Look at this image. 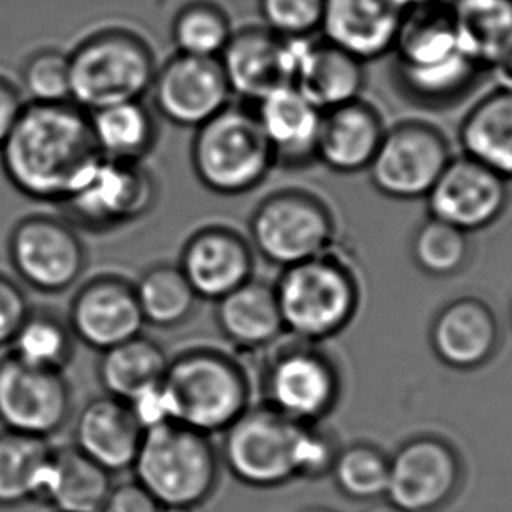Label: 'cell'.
<instances>
[{
	"mask_svg": "<svg viewBox=\"0 0 512 512\" xmlns=\"http://www.w3.org/2000/svg\"><path fill=\"white\" fill-rule=\"evenodd\" d=\"M99 158L90 116L72 102H27L0 146V167L16 192L55 206Z\"/></svg>",
	"mask_w": 512,
	"mask_h": 512,
	"instance_id": "1",
	"label": "cell"
},
{
	"mask_svg": "<svg viewBox=\"0 0 512 512\" xmlns=\"http://www.w3.org/2000/svg\"><path fill=\"white\" fill-rule=\"evenodd\" d=\"M392 55L400 90L423 106L462 99L483 74L463 53L448 2L406 13Z\"/></svg>",
	"mask_w": 512,
	"mask_h": 512,
	"instance_id": "2",
	"label": "cell"
},
{
	"mask_svg": "<svg viewBox=\"0 0 512 512\" xmlns=\"http://www.w3.org/2000/svg\"><path fill=\"white\" fill-rule=\"evenodd\" d=\"M162 384L174 423L211 437L223 434L253 406L248 370L213 346H193L171 356Z\"/></svg>",
	"mask_w": 512,
	"mask_h": 512,
	"instance_id": "3",
	"label": "cell"
},
{
	"mask_svg": "<svg viewBox=\"0 0 512 512\" xmlns=\"http://www.w3.org/2000/svg\"><path fill=\"white\" fill-rule=\"evenodd\" d=\"M71 102L86 113L143 100L157 74L155 48L137 30L106 25L69 51Z\"/></svg>",
	"mask_w": 512,
	"mask_h": 512,
	"instance_id": "4",
	"label": "cell"
},
{
	"mask_svg": "<svg viewBox=\"0 0 512 512\" xmlns=\"http://www.w3.org/2000/svg\"><path fill=\"white\" fill-rule=\"evenodd\" d=\"M221 467L211 435L165 423L144 432L132 470L165 511H197L218 490Z\"/></svg>",
	"mask_w": 512,
	"mask_h": 512,
	"instance_id": "5",
	"label": "cell"
},
{
	"mask_svg": "<svg viewBox=\"0 0 512 512\" xmlns=\"http://www.w3.org/2000/svg\"><path fill=\"white\" fill-rule=\"evenodd\" d=\"M274 290L285 332L306 342L342 332L360 304L355 272L334 248L283 269Z\"/></svg>",
	"mask_w": 512,
	"mask_h": 512,
	"instance_id": "6",
	"label": "cell"
},
{
	"mask_svg": "<svg viewBox=\"0 0 512 512\" xmlns=\"http://www.w3.org/2000/svg\"><path fill=\"white\" fill-rule=\"evenodd\" d=\"M190 160L200 185L223 197L253 192L276 167L255 113L232 104L195 128Z\"/></svg>",
	"mask_w": 512,
	"mask_h": 512,
	"instance_id": "7",
	"label": "cell"
},
{
	"mask_svg": "<svg viewBox=\"0 0 512 512\" xmlns=\"http://www.w3.org/2000/svg\"><path fill=\"white\" fill-rule=\"evenodd\" d=\"M248 239L255 253L286 269L335 248L337 223L316 193L283 188L265 195L249 216Z\"/></svg>",
	"mask_w": 512,
	"mask_h": 512,
	"instance_id": "8",
	"label": "cell"
},
{
	"mask_svg": "<svg viewBox=\"0 0 512 512\" xmlns=\"http://www.w3.org/2000/svg\"><path fill=\"white\" fill-rule=\"evenodd\" d=\"M158 199L160 186L146 165L100 157L58 211L79 232L106 234L146 218Z\"/></svg>",
	"mask_w": 512,
	"mask_h": 512,
	"instance_id": "9",
	"label": "cell"
},
{
	"mask_svg": "<svg viewBox=\"0 0 512 512\" xmlns=\"http://www.w3.org/2000/svg\"><path fill=\"white\" fill-rule=\"evenodd\" d=\"M304 423L272 407H249L223 432V467L249 488L269 490L299 477V448Z\"/></svg>",
	"mask_w": 512,
	"mask_h": 512,
	"instance_id": "10",
	"label": "cell"
},
{
	"mask_svg": "<svg viewBox=\"0 0 512 512\" xmlns=\"http://www.w3.org/2000/svg\"><path fill=\"white\" fill-rule=\"evenodd\" d=\"M8 256L20 283L46 295L69 292L88 265L85 241L62 214H29L16 221Z\"/></svg>",
	"mask_w": 512,
	"mask_h": 512,
	"instance_id": "11",
	"label": "cell"
},
{
	"mask_svg": "<svg viewBox=\"0 0 512 512\" xmlns=\"http://www.w3.org/2000/svg\"><path fill=\"white\" fill-rule=\"evenodd\" d=\"M455 153L441 128L421 120L386 127L369 178L377 193L388 199H427Z\"/></svg>",
	"mask_w": 512,
	"mask_h": 512,
	"instance_id": "12",
	"label": "cell"
},
{
	"mask_svg": "<svg viewBox=\"0 0 512 512\" xmlns=\"http://www.w3.org/2000/svg\"><path fill=\"white\" fill-rule=\"evenodd\" d=\"M74 393L65 372L39 369L13 355L0 358V425L50 441L69 423Z\"/></svg>",
	"mask_w": 512,
	"mask_h": 512,
	"instance_id": "13",
	"label": "cell"
},
{
	"mask_svg": "<svg viewBox=\"0 0 512 512\" xmlns=\"http://www.w3.org/2000/svg\"><path fill=\"white\" fill-rule=\"evenodd\" d=\"M265 406L304 425H316L330 413L339 393L334 365L304 346L272 353L262 372Z\"/></svg>",
	"mask_w": 512,
	"mask_h": 512,
	"instance_id": "14",
	"label": "cell"
},
{
	"mask_svg": "<svg viewBox=\"0 0 512 512\" xmlns=\"http://www.w3.org/2000/svg\"><path fill=\"white\" fill-rule=\"evenodd\" d=\"M157 116L181 128H199L230 106L232 92L218 58L174 53L158 65L150 88Z\"/></svg>",
	"mask_w": 512,
	"mask_h": 512,
	"instance_id": "15",
	"label": "cell"
},
{
	"mask_svg": "<svg viewBox=\"0 0 512 512\" xmlns=\"http://www.w3.org/2000/svg\"><path fill=\"white\" fill-rule=\"evenodd\" d=\"M428 216L467 234L495 225L509 206V181L465 155H455L427 195Z\"/></svg>",
	"mask_w": 512,
	"mask_h": 512,
	"instance_id": "16",
	"label": "cell"
},
{
	"mask_svg": "<svg viewBox=\"0 0 512 512\" xmlns=\"http://www.w3.org/2000/svg\"><path fill=\"white\" fill-rule=\"evenodd\" d=\"M460 479L455 449L435 437H418L390 460L386 498L402 512H432L448 504Z\"/></svg>",
	"mask_w": 512,
	"mask_h": 512,
	"instance_id": "17",
	"label": "cell"
},
{
	"mask_svg": "<svg viewBox=\"0 0 512 512\" xmlns=\"http://www.w3.org/2000/svg\"><path fill=\"white\" fill-rule=\"evenodd\" d=\"M67 321L76 341L99 353L143 334L146 325L134 283L118 274H100L79 286Z\"/></svg>",
	"mask_w": 512,
	"mask_h": 512,
	"instance_id": "18",
	"label": "cell"
},
{
	"mask_svg": "<svg viewBox=\"0 0 512 512\" xmlns=\"http://www.w3.org/2000/svg\"><path fill=\"white\" fill-rule=\"evenodd\" d=\"M295 51L297 39L278 36L264 25H244L234 30L218 60L232 95L256 104L292 86Z\"/></svg>",
	"mask_w": 512,
	"mask_h": 512,
	"instance_id": "19",
	"label": "cell"
},
{
	"mask_svg": "<svg viewBox=\"0 0 512 512\" xmlns=\"http://www.w3.org/2000/svg\"><path fill=\"white\" fill-rule=\"evenodd\" d=\"M255 255L239 230L206 225L186 239L178 265L200 300L218 302L255 278Z\"/></svg>",
	"mask_w": 512,
	"mask_h": 512,
	"instance_id": "20",
	"label": "cell"
},
{
	"mask_svg": "<svg viewBox=\"0 0 512 512\" xmlns=\"http://www.w3.org/2000/svg\"><path fill=\"white\" fill-rule=\"evenodd\" d=\"M402 20L393 0H325L320 36L369 64L392 53Z\"/></svg>",
	"mask_w": 512,
	"mask_h": 512,
	"instance_id": "21",
	"label": "cell"
},
{
	"mask_svg": "<svg viewBox=\"0 0 512 512\" xmlns=\"http://www.w3.org/2000/svg\"><path fill=\"white\" fill-rule=\"evenodd\" d=\"M255 106L276 167L299 171L316 164L323 111L293 86L279 88Z\"/></svg>",
	"mask_w": 512,
	"mask_h": 512,
	"instance_id": "22",
	"label": "cell"
},
{
	"mask_svg": "<svg viewBox=\"0 0 512 512\" xmlns=\"http://www.w3.org/2000/svg\"><path fill=\"white\" fill-rule=\"evenodd\" d=\"M365 83L362 60L321 36L297 39L292 86L320 111L362 99Z\"/></svg>",
	"mask_w": 512,
	"mask_h": 512,
	"instance_id": "23",
	"label": "cell"
},
{
	"mask_svg": "<svg viewBox=\"0 0 512 512\" xmlns=\"http://www.w3.org/2000/svg\"><path fill=\"white\" fill-rule=\"evenodd\" d=\"M384 132L383 116L367 100L356 99L323 111L316 164L344 176L367 171Z\"/></svg>",
	"mask_w": 512,
	"mask_h": 512,
	"instance_id": "24",
	"label": "cell"
},
{
	"mask_svg": "<svg viewBox=\"0 0 512 512\" xmlns=\"http://www.w3.org/2000/svg\"><path fill=\"white\" fill-rule=\"evenodd\" d=\"M144 430L127 402L102 395L79 411L74 446L111 474L132 470Z\"/></svg>",
	"mask_w": 512,
	"mask_h": 512,
	"instance_id": "25",
	"label": "cell"
},
{
	"mask_svg": "<svg viewBox=\"0 0 512 512\" xmlns=\"http://www.w3.org/2000/svg\"><path fill=\"white\" fill-rule=\"evenodd\" d=\"M430 339L442 363L453 369H476L497 351V318L483 300L458 299L437 314Z\"/></svg>",
	"mask_w": 512,
	"mask_h": 512,
	"instance_id": "26",
	"label": "cell"
},
{
	"mask_svg": "<svg viewBox=\"0 0 512 512\" xmlns=\"http://www.w3.org/2000/svg\"><path fill=\"white\" fill-rule=\"evenodd\" d=\"M216 323L228 342L248 351L269 348L285 334L274 285L256 278L216 302Z\"/></svg>",
	"mask_w": 512,
	"mask_h": 512,
	"instance_id": "27",
	"label": "cell"
},
{
	"mask_svg": "<svg viewBox=\"0 0 512 512\" xmlns=\"http://www.w3.org/2000/svg\"><path fill=\"white\" fill-rule=\"evenodd\" d=\"M462 155L512 179V86L486 93L470 107L458 128Z\"/></svg>",
	"mask_w": 512,
	"mask_h": 512,
	"instance_id": "28",
	"label": "cell"
},
{
	"mask_svg": "<svg viewBox=\"0 0 512 512\" xmlns=\"http://www.w3.org/2000/svg\"><path fill=\"white\" fill-rule=\"evenodd\" d=\"M463 53L481 72H497L512 50V0H448Z\"/></svg>",
	"mask_w": 512,
	"mask_h": 512,
	"instance_id": "29",
	"label": "cell"
},
{
	"mask_svg": "<svg viewBox=\"0 0 512 512\" xmlns=\"http://www.w3.org/2000/svg\"><path fill=\"white\" fill-rule=\"evenodd\" d=\"M113 476L74 444L53 446L41 502L55 512H99L114 488Z\"/></svg>",
	"mask_w": 512,
	"mask_h": 512,
	"instance_id": "30",
	"label": "cell"
},
{
	"mask_svg": "<svg viewBox=\"0 0 512 512\" xmlns=\"http://www.w3.org/2000/svg\"><path fill=\"white\" fill-rule=\"evenodd\" d=\"M100 157L143 164L158 141L157 113L144 100H130L88 113Z\"/></svg>",
	"mask_w": 512,
	"mask_h": 512,
	"instance_id": "31",
	"label": "cell"
},
{
	"mask_svg": "<svg viewBox=\"0 0 512 512\" xmlns=\"http://www.w3.org/2000/svg\"><path fill=\"white\" fill-rule=\"evenodd\" d=\"M169 360L162 344L141 334L100 353L97 377L106 395L130 404L164 383Z\"/></svg>",
	"mask_w": 512,
	"mask_h": 512,
	"instance_id": "32",
	"label": "cell"
},
{
	"mask_svg": "<svg viewBox=\"0 0 512 512\" xmlns=\"http://www.w3.org/2000/svg\"><path fill=\"white\" fill-rule=\"evenodd\" d=\"M53 446L46 439L0 432V507L41 500Z\"/></svg>",
	"mask_w": 512,
	"mask_h": 512,
	"instance_id": "33",
	"label": "cell"
},
{
	"mask_svg": "<svg viewBox=\"0 0 512 512\" xmlns=\"http://www.w3.org/2000/svg\"><path fill=\"white\" fill-rule=\"evenodd\" d=\"M144 323L157 328L185 325L199 307V295L176 264L151 265L134 283Z\"/></svg>",
	"mask_w": 512,
	"mask_h": 512,
	"instance_id": "34",
	"label": "cell"
},
{
	"mask_svg": "<svg viewBox=\"0 0 512 512\" xmlns=\"http://www.w3.org/2000/svg\"><path fill=\"white\" fill-rule=\"evenodd\" d=\"M76 342L67 318L48 309H32L9 344V355L32 367L65 372L76 353Z\"/></svg>",
	"mask_w": 512,
	"mask_h": 512,
	"instance_id": "35",
	"label": "cell"
},
{
	"mask_svg": "<svg viewBox=\"0 0 512 512\" xmlns=\"http://www.w3.org/2000/svg\"><path fill=\"white\" fill-rule=\"evenodd\" d=\"M227 9L214 0H190L178 9L171 23L176 53L218 58L234 34Z\"/></svg>",
	"mask_w": 512,
	"mask_h": 512,
	"instance_id": "36",
	"label": "cell"
},
{
	"mask_svg": "<svg viewBox=\"0 0 512 512\" xmlns=\"http://www.w3.org/2000/svg\"><path fill=\"white\" fill-rule=\"evenodd\" d=\"M470 234L428 216L411 241L414 264L434 278H449L469 264Z\"/></svg>",
	"mask_w": 512,
	"mask_h": 512,
	"instance_id": "37",
	"label": "cell"
},
{
	"mask_svg": "<svg viewBox=\"0 0 512 512\" xmlns=\"http://www.w3.org/2000/svg\"><path fill=\"white\" fill-rule=\"evenodd\" d=\"M330 474L346 497L358 502L376 500L386 497L390 458L370 444H353L339 449Z\"/></svg>",
	"mask_w": 512,
	"mask_h": 512,
	"instance_id": "38",
	"label": "cell"
},
{
	"mask_svg": "<svg viewBox=\"0 0 512 512\" xmlns=\"http://www.w3.org/2000/svg\"><path fill=\"white\" fill-rule=\"evenodd\" d=\"M20 88L27 102L62 104L71 102L69 51L41 48L32 51L20 69Z\"/></svg>",
	"mask_w": 512,
	"mask_h": 512,
	"instance_id": "39",
	"label": "cell"
},
{
	"mask_svg": "<svg viewBox=\"0 0 512 512\" xmlns=\"http://www.w3.org/2000/svg\"><path fill=\"white\" fill-rule=\"evenodd\" d=\"M325 0H258L262 25L286 39L320 34Z\"/></svg>",
	"mask_w": 512,
	"mask_h": 512,
	"instance_id": "40",
	"label": "cell"
},
{
	"mask_svg": "<svg viewBox=\"0 0 512 512\" xmlns=\"http://www.w3.org/2000/svg\"><path fill=\"white\" fill-rule=\"evenodd\" d=\"M32 309L22 283L0 272V349L9 348Z\"/></svg>",
	"mask_w": 512,
	"mask_h": 512,
	"instance_id": "41",
	"label": "cell"
},
{
	"mask_svg": "<svg viewBox=\"0 0 512 512\" xmlns=\"http://www.w3.org/2000/svg\"><path fill=\"white\" fill-rule=\"evenodd\" d=\"M99 512H167L141 484L134 481L114 484Z\"/></svg>",
	"mask_w": 512,
	"mask_h": 512,
	"instance_id": "42",
	"label": "cell"
},
{
	"mask_svg": "<svg viewBox=\"0 0 512 512\" xmlns=\"http://www.w3.org/2000/svg\"><path fill=\"white\" fill-rule=\"evenodd\" d=\"M25 104L27 99L20 85L0 72V146L11 134Z\"/></svg>",
	"mask_w": 512,
	"mask_h": 512,
	"instance_id": "43",
	"label": "cell"
},
{
	"mask_svg": "<svg viewBox=\"0 0 512 512\" xmlns=\"http://www.w3.org/2000/svg\"><path fill=\"white\" fill-rule=\"evenodd\" d=\"M395 6L406 15L409 11L414 9L430 8V6H437V4H444L448 0H393Z\"/></svg>",
	"mask_w": 512,
	"mask_h": 512,
	"instance_id": "44",
	"label": "cell"
},
{
	"mask_svg": "<svg viewBox=\"0 0 512 512\" xmlns=\"http://www.w3.org/2000/svg\"><path fill=\"white\" fill-rule=\"evenodd\" d=\"M497 74L502 78V85L512 86V50L504 64L500 65Z\"/></svg>",
	"mask_w": 512,
	"mask_h": 512,
	"instance_id": "45",
	"label": "cell"
},
{
	"mask_svg": "<svg viewBox=\"0 0 512 512\" xmlns=\"http://www.w3.org/2000/svg\"><path fill=\"white\" fill-rule=\"evenodd\" d=\"M370 512H402V511H399V509H397V507H381V509H374V511H370Z\"/></svg>",
	"mask_w": 512,
	"mask_h": 512,
	"instance_id": "46",
	"label": "cell"
},
{
	"mask_svg": "<svg viewBox=\"0 0 512 512\" xmlns=\"http://www.w3.org/2000/svg\"><path fill=\"white\" fill-rule=\"evenodd\" d=\"M316 512H327V511H316Z\"/></svg>",
	"mask_w": 512,
	"mask_h": 512,
	"instance_id": "47",
	"label": "cell"
}]
</instances>
